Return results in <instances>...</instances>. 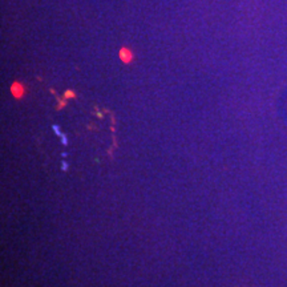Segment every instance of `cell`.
I'll return each instance as SVG.
<instances>
[{"instance_id": "cell-2", "label": "cell", "mask_w": 287, "mask_h": 287, "mask_svg": "<svg viewBox=\"0 0 287 287\" xmlns=\"http://www.w3.org/2000/svg\"><path fill=\"white\" fill-rule=\"evenodd\" d=\"M120 59L124 61V63H130L133 60V53L128 50V48H122L120 51Z\"/></svg>"}, {"instance_id": "cell-1", "label": "cell", "mask_w": 287, "mask_h": 287, "mask_svg": "<svg viewBox=\"0 0 287 287\" xmlns=\"http://www.w3.org/2000/svg\"><path fill=\"white\" fill-rule=\"evenodd\" d=\"M11 92L16 99H20L24 95V86L19 83H13L12 86H11Z\"/></svg>"}]
</instances>
